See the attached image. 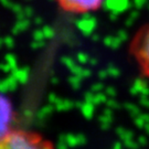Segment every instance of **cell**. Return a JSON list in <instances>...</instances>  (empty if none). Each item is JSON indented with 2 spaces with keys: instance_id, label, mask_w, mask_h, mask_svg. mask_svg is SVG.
<instances>
[{
  "instance_id": "cell-1",
  "label": "cell",
  "mask_w": 149,
  "mask_h": 149,
  "mask_svg": "<svg viewBox=\"0 0 149 149\" xmlns=\"http://www.w3.org/2000/svg\"><path fill=\"white\" fill-rule=\"evenodd\" d=\"M0 149H54L52 143L40 134L12 129L0 139Z\"/></svg>"
},
{
  "instance_id": "cell-2",
  "label": "cell",
  "mask_w": 149,
  "mask_h": 149,
  "mask_svg": "<svg viewBox=\"0 0 149 149\" xmlns=\"http://www.w3.org/2000/svg\"><path fill=\"white\" fill-rule=\"evenodd\" d=\"M130 54L143 74L149 77V24L136 32L130 43Z\"/></svg>"
},
{
  "instance_id": "cell-3",
  "label": "cell",
  "mask_w": 149,
  "mask_h": 149,
  "mask_svg": "<svg viewBox=\"0 0 149 149\" xmlns=\"http://www.w3.org/2000/svg\"><path fill=\"white\" fill-rule=\"evenodd\" d=\"M61 9L70 13H87L97 10L103 0H56Z\"/></svg>"
},
{
  "instance_id": "cell-4",
  "label": "cell",
  "mask_w": 149,
  "mask_h": 149,
  "mask_svg": "<svg viewBox=\"0 0 149 149\" xmlns=\"http://www.w3.org/2000/svg\"><path fill=\"white\" fill-rule=\"evenodd\" d=\"M13 122V107L11 102L0 93V139L10 133Z\"/></svg>"
}]
</instances>
